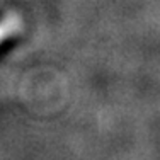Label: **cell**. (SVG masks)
<instances>
[{
    "mask_svg": "<svg viewBox=\"0 0 160 160\" xmlns=\"http://www.w3.org/2000/svg\"><path fill=\"white\" fill-rule=\"evenodd\" d=\"M22 31V19L17 14H9L0 21V44L9 38L16 36Z\"/></svg>",
    "mask_w": 160,
    "mask_h": 160,
    "instance_id": "6da1fadb",
    "label": "cell"
}]
</instances>
